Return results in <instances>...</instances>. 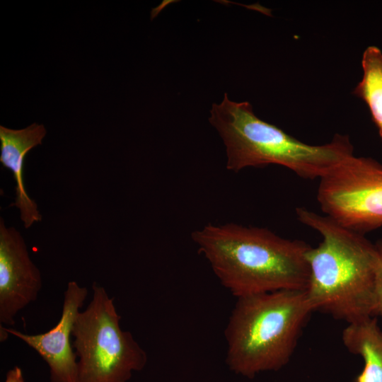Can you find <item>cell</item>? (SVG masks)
Wrapping results in <instances>:
<instances>
[{
    "instance_id": "6da1fadb",
    "label": "cell",
    "mask_w": 382,
    "mask_h": 382,
    "mask_svg": "<svg viewBox=\"0 0 382 382\" xmlns=\"http://www.w3.org/2000/svg\"><path fill=\"white\" fill-rule=\"evenodd\" d=\"M221 284L236 299L279 290H306L311 247L265 228L209 224L191 234Z\"/></svg>"
},
{
    "instance_id": "7a4b0ae2",
    "label": "cell",
    "mask_w": 382,
    "mask_h": 382,
    "mask_svg": "<svg viewBox=\"0 0 382 382\" xmlns=\"http://www.w3.org/2000/svg\"><path fill=\"white\" fill-rule=\"evenodd\" d=\"M296 214L323 238L306 254L309 279L305 291L313 311L348 324L376 317V245L327 215L303 207H297Z\"/></svg>"
},
{
    "instance_id": "3957f363",
    "label": "cell",
    "mask_w": 382,
    "mask_h": 382,
    "mask_svg": "<svg viewBox=\"0 0 382 382\" xmlns=\"http://www.w3.org/2000/svg\"><path fill=\"white\" fill-rule=\"evenodd\" d=\"M210 114L209 121L226 146V168L233 172L276 164L303 178L320 179L354 155L347 135L336 134L323 145L303 143L257 117L249 102L232 101L226 93L221 103L212 104Z\"/></svg>"
},
{
    "instance_id": "277c9868",
    "label": "cell",
    "mask_w": 382,
    "mask_h": 382,
    "mask_svg": "<svg viewBox=\"0 0 382 382\" xmlns=\"http://www.w3.org/2000/svg\"><path fill=\"white\" fill-rule=\"evenodd\" d=\"M313 311L305 290L238 298L224 332L230 369L253 378L282 368L292 356Z\"/></svg>"
},
{
    "instance_id": "5b68a950",
    "label": "cell",
    "mask_w": 382,
    "mask_h": 382,
    "mask_svg": "<svg viewBox=\"0 0 382 382\" xmlns=\"http://www.w3.org/2000/svg\"><path fill=\"white\" fill-rule=\"evenodd\" d=\"M93 297L79 312L72 335L79 357L77 382H127L147 362L144 349L129 331L120 328L121 316L105 288L92 284Z\"/></svg>"
},
{
    "instance_id": "8992f818",
    "label": "cell",
    "mask_w": 382,
    "mask_h": 382,
    "mask_svg": "<svg viewBox=\"0 0 382 382\" xmlns=\"http://www.w3.org/2000/svg\"><path fill=\"white\" fill-rule=\"evenodd\" d=\"M317 199L325 215L364 234L382 226V164L347 158L320 179Z\"/></svg>"
},
{
    "instance_id": "52a82bcc",
    "label": "cell",
    "mask_w": 382,
    "mask_h": 382,
    "mask_svg": "<svg viewBox=\"0 0 382 382\" xmlns=\"http://www.w3.org/2000/svg\"><path fill=\"white\" fill-rule=\"evenodd\" d=\"M41 273L30 257L21 233L0 219V324L12 326L17 313L35 301Z\"/></svg>"
},
{
    "instance_id": "ba28073f",
    "label": "cell",
    "mask_w": 382,
    "mask_h": 382,
    "mask_svg": "<svg viewBox=\"0 0 382 382\" xmlns=\"http://www.w3.org/2000/svg\"><path fill=\"white\" fill-rule=\"evenodd\" d=\"M88 295L86 287L69 282L64 294L62 316L49 331L37 335L23 333L12 328H0L33 349L50 368L51 382H77L78 362L71 344V335L79 309Z\"/></svg>"
},
{
    "instance_id": "9c48e42d",
    "label": "cell",
    "mask_w": 382,
    "mask_h": 382,
    "mask_svg": "<svg viewBox=\"0 0 382 382\" xmlns=\"http://www.w3.org/2000/svg\"><path fill=\"white\" fill-rule=\"evenodd\" d=\"M43 125L33 123L28 127L13 129L0 125V162L10 170L15 181V200L10 207H16L25 228L41 221L42 215L37 204L28 195L23 182V165L27 154L42 144L46 135Z\"/></svg>"
},
{
    "instance_id": "30bf717a",
    "label": "cell",
    "mask_w": 382,
    "mask_h": 382,
    "mask_svg": "<svg viewBox=\"0 0 382 382\" xmlns=\"http://www.w3.org/2000/svg\"><path fill=\"white\" fill-rule=\"evenodd\" d=\"M342 340L350 352L364 359V369L356 382H382V328L377 317L348 324Z\"/></svg>"
},
{
    "instance_id": "8fae6325",
    "label": "cell",
    "mask_w": 382,
    "mask_h": 382,
    "mask_svg": "<svg viewBox=\"0 0 382 382\" xmlns=\"http://www.w3.org/2000/svg\"><path fill=\"white\" fill-rule=\"evenodd\" d=\"M363 76L353 91L370 110L382 141V52L375 46L368 47L361 59Z\"/></svg>"
},
{
    "instance_id": "7c38bea8",
    "label": "cell",
    "mask_w": 382,
    "mask_h": 382,
    "mask_svg": "<svg viewBox=\"0 0 382 382\" xmlns=\"http://www.w3.org/2000/svg\"><path fill=\"white\" fill-rule=\"evenodd\" d=\"M378 253V262L375 273L376 317H379L382 324V241L375 243Z\"/></svg>"
},
{
    "instance_id": "4fadbf2b",
    "label": "cell",
    "mask_w": 382,
    "mask_h": 382,
    "mask_svg": "<svg viewBox=\"0 0 382 382\" xmlns=\"http://www.w3.org/2000/svg\"><path fill=\"white\" fill-rule=\"evenodd\" d=\"M4 382H25L21 369L17 366L11 369L6 374Z\"/></svg>"
}]
</instances>
